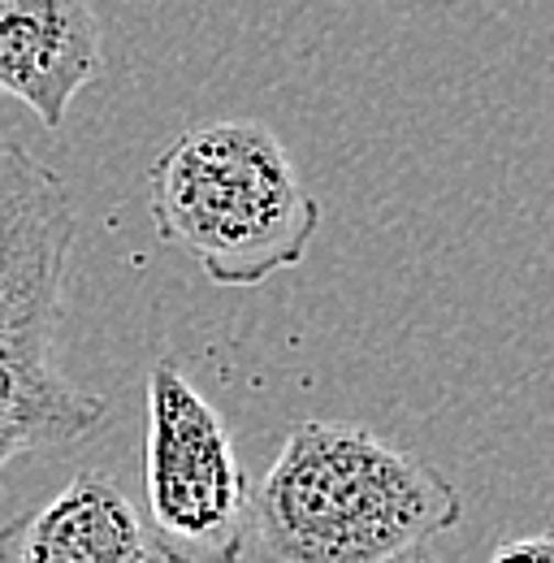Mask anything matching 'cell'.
<instances>
[{
    "instance_id": "cell-1",
    "label": "cell",
    "mask_w": 554,
    "mask_h": 563,
    "mask_svg": "<svg viewBox=\"0 0 554 563\" xmlns=\"http://www.w3.org/2000/svg\"><path fill=\"white\" fill-rule=\"evenodd\" d=\"M459 486L351 421H299L252 490L256 563H399L451 533Z\"/></svg>"
},
{
    "instance_id": "cell-2",
    "label": "cell",
    "mask_w": 554,
    "mask_h": 563,
    "mask_svg": "<svg viewBox=\"0 0 554 563\" xmlns=\"http://www.w3.org/2000/svg\"><path fill=\"white\" fill-rule=\"evenodd\" d=\"M74 239L66 178L0 135V473L18 455L87 438L109 412L57 360Z\"/></svg>"
},
{
    "instance_id": "cell-3",
    "label": "cell",
    "mask_w": 554,
    "mask_h": 563,
    "mask_svg": "<svg viewBox=\"0 0 554 563\" xmlns=\"http://www.w3.org/2000/svg\"><path fill=\"white\" fill-rule=\"evenodd\" d=\"M147 217L208 282L261 286L308 256L325 212L265 122L221 118L182 131L152 161Z\"/></svg>"
},
{
    "instance_id": "cell-4",
    "label": "cell",
    "mask_w": 554,
    "mask_h": 563,
    "mask_svg": "<svg viewBox=\"0 0 554 563\" xmlns=\"http://www.w3.org/2000/svg\"><path fill=\"white\" fill-rule=\"evenodd\" d=\"M143 520L165 563H243L252 486L225 417L174 355L147 373Z\"/></svg>"
},
{
    "instance_id": "cell-5",
    "label": "cell",
    "mask_w": 554,
    "mask_h": 563,
    "mask_svg": "<svg viewBox=\"0 0 554 563\" xmlns=\"http://www.w3.org/2000/svg\"><path fill=\"white\" fill-rule=\"evenodd\" d=\"M104 70L91 0H0V96L62 131L69 104Z\"/></svg>"
},
{
    "instance_id": "cell-6",
    "label": "cell",
    "mask_w": 554,
    "mask_h": 563,
    "mask_svg": "<svg viewBox=\"0 0 554 563\" xmlns=\"http://www.w3.org/2000/svg\"><path fill=\"white\" fill-rule=\"evenodd\" d=\"M152 551L147 520L131 494L91 468L0 529V563H152Z\"/></svg>"
},
{
    "instance_id": "cell-7",
    "label": "cell",
    "mask_w": 554,
    "mask_h": 563,
    "mask_svg": "<svg viewBox=\"0 0 554 563\" xmlns=\"http://www.w3.org/2000/svg\"><path fill=\"white\" fill-rule=\"evenodd\" d=\"M489 563H554V529H542V533L502 542Z\"/></svg>"
},
{
    "instance_id": "cell-8",
    "label": "cell",
    "mask_w": 554,
    "mask_h": 563,
    "mask_svg": "<svg viewBox=\"0 0 554 563\" xmlns=\"http://www.w3.org/2000/svg\"><path fill=\"white\" fill-rule=\"evenodd\" d=\"M399 563H437V560H429V555H408V560H399Z\"/></svg>"
}]
</instances>
